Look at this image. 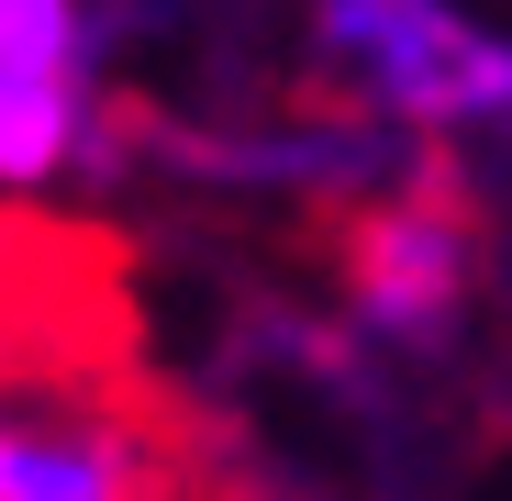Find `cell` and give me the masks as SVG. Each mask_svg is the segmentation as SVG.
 <instances>
[{
  "instance_id": "cell-2",
  "label": "cell",
  "mask_w": 512,
  "mask_h": 501,
  "mask_svg": "<svg viewBox=\"0 0 512 501\" xmlns=\"http://www.w3.org/2000/svg\"><path fill=\"white\" fill-rule=\"evenodd\" d=\"M334 290H346V323L390 357H435L468 323L479 290V212L446 167H412L401 190L357 201L334 223Z\"/></svg>"
},
{
  "instance_id": "cell-1",
  "label": "cell",
  "mask_w": 512,
  "mask_h": 501,
  "mask_svg": "<svg viewBox=\"0 0 512 501\" xmlns=\"http://www.w3.org/2000/svg\"><path fill=\"white\" fill-rule=\"evenodd\" d=\"M312 78L346 112L401 134H490L512 145V34L457 0H312Z\"/></svg>"
},
{
  "instance_id": "cell-3",
  "label": "cell",
  "mask_w": 512,
  "mask_h": 501,
  "mask_svg": "<svg viewBox=\"0 0 512 501\" xmlns=\"http://www.w3.org/2000/svg\"><path fill=\"white\" fill-rule=\"evenodd\" d=\"M101 134V0H0V190H56Z\"/></svg>"
}]
</instances>
